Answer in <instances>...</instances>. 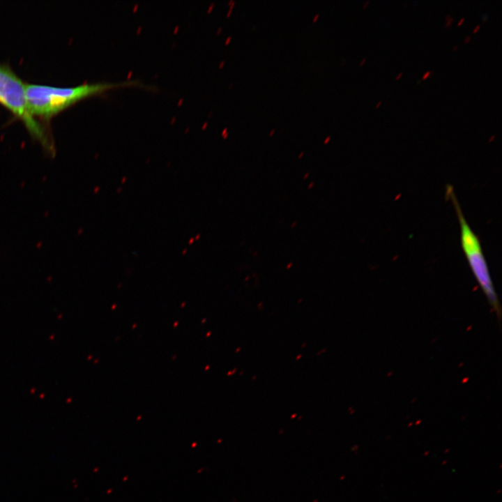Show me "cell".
Wrapping results in <instances>:
<instances>
[{
    "instance_id": "cell-16",
    "label": "cell",
    "mask_w": 502,
    "mask_h": 502,
    "mask_svg": "<svg viewBox=\"0 0 502 502\" xmlns=\"http://www.w3.org/2000/svg\"><path fill=\"white\" fill-rule=\"evenodd\" d=\"M365 61H366V59H365V58H363V59L360 61L359 65H360V66L363 65V64L365 63Z\"/></svg>"
},
{
    "instance_id": "cell-17",
    "label": "cell",
    "mask_w": 502,
    "mask_h": 502,
    "mask_svg": "<svg viewBox=\"0 0 502 502\" xmlns=\"http://www.w3.org/2000/svg\"><path fill=\"white\" fill-rule=\"evenodd\" d=\"M381 102H382V101L380 100V101L376 105L375 107H376V108H378V107L381 105Z\"/></svg>"
},
{
    "instance_id": "cell-4",
    "label": "cell",
    "mask_w": 502,
    "mask_h": 502,
    "mask_svg": "<svg viewBox=\"0 0 502 502\" xmlns=\"http://www.w3.org/2000/svg\"><path fill=\"white\" fill-rule=\"evenodd\" d=\"M433 73H434V71H432V72H430V71H427V72H425V73L423 75L422 79H427V77H430L431 75H432Z\"/></svg>"
},
{
    "instance_id": "cell-8",
    "label": "cell",
    "mask_w": 502,
    "mask_h": 502,
    "mask_svg": "<svg viewBox=\"0 0 502 502\" xmlns=\"http://www.w3.org/2000/svg\"><path fill=\"white\" fill-rule=\"evenodd\" d=\"M319 13H317V14L314 16V17H313V19H312V22H315L319 19Z\"/></svg>"
},
{
    "instance_id": "cell-19",
    "label": "cell",
    "mask_w": 502,
    "mask_h": 502,
    "mask_svg": "<svg viewBox=\"0 0 502 502\" xmlns=\"http://www.w3.org/2000/svg\"><path fill=\"white\" fill-rule=\"evenodd\" d=\"M230 39H231V37H229V38H227V43L229 42V41H230Z\"/></svg>"
},
{
    "instance_id": "cell-20",
    "label": "cell",
    "mask_w": 502,
    "mask_h": 502,
    "mask_svg": "<svg viewBox=\"0 0 502 502\" xmlns=\"http://www.w3.org/2000/svg\"><path fill=\"white\" fill-rule=\"evenodd\" d=\"M303 155V153L302 152V153L299 155V158L302 157Z\"/></svg>"
},
{
    "instance_id": "cell-12",
    "label": "cell",
    "mask_w": 502,
    "mask_h": 502,
    "mask_svg": "<svg viewBox=\"0 0 502 502\" xmlns=\"http://www.w3.org/2000/svg\"><path fill=\"white\" fill-rule=\"evenodd\" d=\"M451 17H452V15L450 14H448L445 17L446 22L448 21V20H450Z\"/></svg>"
},
{
    "instance_id": "cell-14",
    "label": "cell",
    "mask_w": 502,
    "mask_h": 502,
    "mask_svg": "<svg viewBox=\"0 0 502 502\" xmlns=\"http://www.w3.org/2000/svg\"><path fill=\"white\" fill-rule=\"evenodd\" d=\"M402 75H403V73H402V72H400V73L397 75V76L395 77V79H396V80L399 79Z\"/></svg>"
},
{
    "instance_id": "cell-6",
    "label": "cell",
    "mask_w": 502,
    "mask_h": 502,
    "mask_svg": "<svg viewBox=\"0 0 502 502\" xmlns=\"http://www.w3.org/2000/svg\"><path fill=\"white\" fill-rule=\"evenodd\" d=\"M471 38V37L470 35L466 36L464 38V43H469V41H470Z\"/></svg>"
},
{
    "instance_id": "cell-11",
    "label": "cell",
    "mask_w": 502,
    "mask_h": 502,
    "mask_svg": "<svg viewBox=\"0 0 502 502\" xmlns=\"http://www.w3.org/2000/svg\"><path fill=\"white\" fill-rule=\"evenodd\" d=\"M464 21V17H462V18L459 20V21L458 22L457 26H459L460 24H462Z\"/></svg>"
},
{
    "instance_id": "cell-5",
    "label": "cell",
    "mask_w": 502,
    "mask_h": 502,
    "mask_svg": "<svg viewBox=\"0 0 502 502\" xmlns=\"http://www.w3.org/2000/svg\"><path fill=\"white\" fill-rule=\"evenodd\" d=\"M453 20H454V18H453V17H452L450 20H448V21H446V24H445V27H446V28H448V27L451 25Z\"/></svg>"
},
{
    "instance_id": "cell-13",
    "label": "cell",
    "mask_w": 502,
    "mask_h": 502,
    "mask_svg": "<svg viewBox=\"0 0 502 502\" xmlns=\"http://www.w3.org/2000/svg\"><path fill=\"white\" fill-rule=\"evenodd\" d=\"M275 131V128L271 129L268 133V135L272 136L274 134Z\"/></svg>"
},
{
    "instance_id": "cell-3",
    "label": "cell",
    "mask_w": 502,
    "mask_h": 502,
    "mask_svg": "<svg viewBox=\"0 0 502 502\" xmlns=\"http://www.w3.org/2000/svg\"><path fill=\"white\" fill-rule=\"evenodd\" d=\"M446 195L455 208L460 228V243L469 266L490 305L500 313V306L480 240L467 222L451 185Z\"/></svg>"
},
{
    "instance_id": "cell-1",
    "label": "cell",
    "mask_w": 502,
    "mask_h": 502,
    "mask_svg": "<svg viewBox=\"0 0 502 502\" xmlns=\"http://www.w3.org/2000/svg\"><path fill=\"white\" fill-rule=\"evenodd\" d=\"M135 84L134 82L121 83L99 82L83 84L73 87L25 84V95L29 109L36 119L50 120L54 116L86 98L99 96L118 87Z\"/></svg>"
},
{
    "instance_id": "cell-15",
    "label": "cell",
    "mask_w": 502,
    "mask_h": 502,
    "mask_svg": "<svg viewBox=\"0 0 502 502\" xmlns=\"http://www.w3.org/2000/svg\"><path fill=\"white\" fill-rule=\"evenodd\" d=\"M369 3H370V1H369V0H368V1H366L365 2V3L363 4V8H365Z\"/></svg>"
},
{
    "instance_id": "cell-10",
    "label": "cell",
    "mask_w": 502,
    "mask_h": 502,
    "mask_svg": "<svg viewBox=\"0 0 502 502\" xmlns=\"http://www.w3.org/2000/svg\"><path fill=\"white\" fill-rule=\"evenodd\" d=\"M330 136L326 137V139H325L324 141V144L328 143V142L330 141Z\"/></svg>"
},
{
    "instance_id": "cell-9",
    "label": "cell",
    "mask_w": 502,
    "mask_h": 502,
    "mask_svg": "<svg viewBox=\"0 0 502 502\" xmlns=\"http://www.w3.org/2000/svg\"><path fill=\"white\" fill-rule=\"evenodd\" d=\"M482 21H483V22L487 21V19H488V15H487V14H484V15H482Z\"/></svg>"
},
{
    "instance_id": "cell-7",
    "label": "cell",
    "mask_w": 502,
    "mask_h": 502,
    "mask_svg": "<svg viewBox=\"0 0 502 502\" xmlns=\"http://www.w3.org/2000/svg\"><path fill=\"white\" fill-rule=\"evenodd\" d=\"M480 27V24H478L477 26H476L473 30V33H476L479 30Z\"/></svg>"
},
{
    "instance_id": "cell-21",
    "label": "cell",
    "mask_w": 502,
    "mask_h": 502,
    "mask_svg": "<svg viewBox=\"0 0 502 502\" xmlns=\"http://www.w3.org/2000/svg\"><path fill=\"white\" fill-rule=\"evenodd\" d=\"M494 137V135H493V136L490 138V140H492Z\"/></svg>"
},
{
    "instance_id": "cell-18",
    "label": "cell",
    "mask_w": 502,
    "mask_h": 502,
    "mask_svg": "<svg viewBox=\"0 0 502 502\" xmlns=\"http://www.w3.org/2000/svg\"><path fill=\"white\" fill-rule=\"evenodd\" d=\"M458 48L457 45H455L453 47V50H456Z\"/></svg>"
},
{
    "instance_id": "cell-2",
    "label": "cell",
    "mask_w": 502,
    "mask_h": 502,
    "mask_svg": "<svg viewBox=\"0 0 502 502\" xmlns=\"http://www.w3.org/2000/svg\"><path fill=\"white\" fill-rule=\"evenodd\" d=\"M0 104L22 122L31 137L48 155L55 156L54 142L49 130L29 109L25 83L6 63H0Z\"/></svg>"
}]
</instances>
